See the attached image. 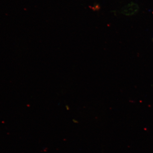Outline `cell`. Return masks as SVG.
<instances>
[{"label":"cell","instance_id":"cell-1","mask_svg":"<svg viewBox=\"0 0 153 153\" xmlns=\"http://www.w3.org/2000/svg\"></svg>","mask_w":153,"mask_h":153}]
</instances>
